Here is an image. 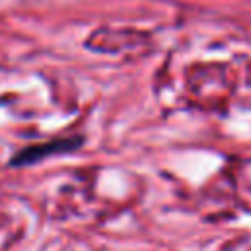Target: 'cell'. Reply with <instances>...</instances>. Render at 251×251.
Masks as SVG:
<instances>
[{
    "label": "cell",
    "mask_w": 251,
    "mask_h": 251,
    "mask_svg": "<svg viewBox=\"0 0 251 251\" xmlns=\"http://www.w3.org/2000/svg\"><path fill=\"white\" fill-rule=\"evenodd\" d=\"M76 145V139H59V141H51L49 145H41V147H29V149H25V151H22L16 159H14V163H18V165H22V163H31V161H37V159H41L43 157V153H53V151H65V149H71V147H75Z\"/></svg>",
    "instance_id": "6da1fadb"
}]
</instances>
